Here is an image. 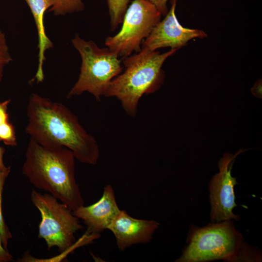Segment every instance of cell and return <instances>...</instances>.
I'll use <instances>...</instances> for the list:
<instances>
[{
  "label": "cell",
  "mask_w": 262,
  "mask_h": 262,
  "mask_svg": "<svg viewBox=\"0 0 262 262\" xmlns=\"http://www.w3.org/2000/svg\"><path fill=\"white\" fill-rule=\"evenodd\" d=\"M158 10L160 12L162 15L165 16L168 12L167 2L168 0H149Z\"/></svg>",
  "instance_id": "20"
},
{
  "label": "cell",
  "mask_w": 262,
  "mask_h": 262,
  "mask_svg": "<svg viewBox=\"0 0 262 262\" xmlns=\"http://www.w3.org/2000/svg\"><path fill=\"white\" fill-rule=\"evenodd\" d=\"M12 261L13 256L4 247L0 235V262H9Z\"/></svg>",
  "instance_id": "19"
},
{
  "label": "cell",
  "mask_w": 262,
  "mask_h": 262,
  "mask_svg": "<svg viewBox=\"0 0 262 262\" xmlns=\"http://www.w3.org/2000/svg\"><path fill=\"white\" fill-rule=\"evenodd\" d=\"M50 7L49 12L55 16H65L67 14L83 11L84 4L82 0H49Z\"/></svg>",
  "instance_id": "13"
},
{
  "label": "cell",
  "mask_w": 262,
  "mask_h": 262,
  "mask_svg": "<svg viewBox=\"0 0 262 262\" xmlns=\"http://www.w3.org/2000/svg\"><path fill=\"white\" fill-rule=\"evenodd\" d=\"M235 155L226 153L218 162L219 173L215 174L209 183V197L211 204L210 217L212 223L240 219L239 215L233 212L237 206L235 202L234 187L238 184L236 178L231 175Z\"/></svg>",
  "instance_id": "8"
},
{
  "label": "cell",
  "mask_w": 262,
  "mask_h": 262,
  "mask_svg": "<svg viewBox=\"0 0 262 262\" xmlns=\"http://www.w3.org/2000/svg\"><path fill=\"white\" fill-rule=\"evenodd\" d=\"M10 171L11 167L10 166H5L0 169V235L2 244L6 249H7L8 240L12 237V236L3 218L2 200L4 185Z\"/></svg>",
  "instance_id": "15"
},
{
  "label": "cell",
  "mask_w": 262,
  "mask_h": 262,
  "mask_svg": "<svg viewBox=\"0 0 262 262\" xmlns=\"http://www.w3.org/2000/svg\"><path fill=\"white\" fill-rule=\"evenodd\" d=\"M12 147L17 146L15 129L14 125L8 121L0 125V141Z\"/></svg>",
  "instance_id": "16"
},
{
  "label": "cell",
  "mask_w": 262,
  "mask_h": 262,
  "mask_svg": "<svg viewBox=\"0 0 262 262\" xmlns=\"http://www.w3.org/2000/svg\"><path fill=\"white\" fill-rule=\"evenodd\" d=\"M129 2L130 0H107L112 31L122 23Z\"/></svg>",
  "instance_id": "14"
},
{
  "label": "cell",
  "mask_w": 262,
  "mask_h": 262,
  "mask_svg": "<svg viewBox=\"0 0 262 262\" xmlns=\"http://www.w3.org/2000/svg\"><path fill=\"white\" fill-rule=\"evenodd\" d=\"M75 159L66 147H45L30 138L22 173L35 188L49 192L73 211L84 205L76 180Z\"/></svg>",
  "instance_id": "2"
},
{
  "label": "cell",
  "mask_w": 262,
  "mask_h": 262,
  "mask_svg": "<svg viewBox=\"0 0 262 262\" xmlns=\"http://www.w3.org/2000/svg\"><path fill=\"white\" fill-rule=\"evenodd\" d=\"M159 226L156 221L135 218L123 210L108 229L114 235L118 249L123 251L133 245L150 242Z\"/></svg>",
  "instance_id": "10"
},
{
  "label": "cell",
  "mask_w": 262,
  "mask_h": 262,
  "mask_svg": "<svg viewBox=\"0 0 262 262\" xmlns=\"http://www.w3.org/2000/svg\"><path fill=\"white\" fill-rule=\"evenodd\" d=\"M10 101V99L0 101V125L9 121L7 109Z\"/></svg>",
  "instance_id": "18"
},
{
  "label": "cell",
  "mask_w": 262,
  "mask_h": 262,
  "mask_svg": "<svg viewBox=\"0 0 262 262\" xmlns=\"http://www.w3.org/2000/svg\"><path fill=\"white\" fill-rule=\"evenodd\" d=\"M120 211L112 186L107 185L98 201L88 206L83 205L72 212L86 225V232L100 235L108 229Z\"/></svg>",
  "instance_id": "11"
},
{
  "label": "cell",
  "mask_w": 262,
  "mask_h": 262,
  "mask_svg": "<svg viewBox=\"0 0 262 262\" xmlns=\"http://www.w3.org/2000/svg\"><path fill=\"white\" fill-rule=\"evenodd\" d=\"M5 152V149L0 146V169L5 167L3 163V155Z\"/></svg>",
  "instance_id": "21"
},
{
  "label": "cell",
  "mask_w": 262,
  "mask_h": 262,
  "mask_svg": "<svg viewBox=\"0 0 262 262\" xmlns=\"http://www.w3.org/2000/svg\"><path fill=\"white\" fill-rule=\"evenodd\" d=\"M71 42L82 62L78 79L67 97L87 92L100 101L110 82L122 72L121 61L118 55L108 48H100L93 41H86L78 34Z\"/></svg>",
  "instance_id": "5"
},
{
  "label": "cell",
  "mask_w": 262,
  "mask_h": 262,
  "mask_svg": "<svg viewBox=\"0 0 262 262\" xmlns=\"http://www.w3.org/2000/svg\"><path fill=\"white\" fill-rule=\"evenodd\" d=\"M187 243L175 262L239 261L245 244L232 220L212 223L202 228L191 226Z\"/></svg>",
  "instance_id": "4"
},
{
  "label": "cell",
  "mask_w": 262,
  "mask_h": 262,
  "mask_svg": "<svg viewBox=\"0 0 262 262\" xmlns=\"http://www.w3.org/2000/svg\"><path fill=\"white\" fill-rule=\"evenodd\" d=\"M162 14L149 0H133L125 13L120 31L105 40L106 46L124 58L141 50L142 41L160 21Z\"/></svg>",
  "instance_id": "7"
},
{
  "label": "cell",
  "mask_w": 262,
  "mask_h": 262,
  "mask_svg": "<svg viewBox=\"0 0 262 262\" xmlns=\"http://www.w3.org/2000/svg\"><path fill=\"white\" fill-rule=\"evenodd\" d=\"M25 132L39 144L69 149L80 162L97 164L100 150L95 138L87 132L67 107L33 93L27 105Z\"/></svg>",
  "instance_id": "1"
},
{
  "label": "cell",
  "mask_w": 262,
  "mask_h": 262,
  "mask_svg": "<svg viewBox=\"0 0 262 262\" xmlns=\"http://www.w3.org/2000/svg\"><path fill=\"white\" fill-rule=\"evenodd\" d=\"M29 7L33 17L38 35V66L35 77L32 81L41 82L44 79L43 69L46 61L45 52L53 47V44L45 32L44 18L46 11L50 7L49 0H24Z\"/></svg>",
  "instance_id": "12"
},
{
  "label": "cell",
  "mask_w": 262,
  "mask_h": 262,
  "mask_svg": "<svg viewBox=\"0 0 262 262\" xmlns=\"http://www.w3.org/2000/svg\"><path fill=\"white\" fill-rule=\"evenodd\" d=\"M178 49H171L161 53L142 48L138 53L126 57L124 72L112 80L104 96L116 98L126 113L135 117L141 98L161 86L164 78L162 66Z\"/></svg>",
  "instance_id": "3"
},
{
  "label": "cell",
  "mask_w": 262,
  "mask_h": 262,
  "mask_svg": "<svg viewBox=\"0 0 262 262\" xmlns=\"http://www.w3.org/2000/svg\"><path fill=\"white\" fill-rule=\"evenodd\" d=\"M7 64L5 62L0 61V82L2 78L4 67Z\"/></svg>",
  "instance_id": "22"
},
{
  "label": "cell",
  "mask_w": 262,
  "mask_h": 262,
  "mask_svg": "<svg viewBox=\"0 0 262 262\" xmlns=\"http://www.w3.org/2000/svg\"><path fill=\"white\" fill-rule=\"evenodd\" d=\"M12 60L5 35L0 29V61L8 64Z\"/></svg>",
  "instance_id": "17"
},
{
  "label": "cell",
  "mask_w": 262,
  "mask_h": 262,
  "mask_svg": "<svg viewBox=\"0 0 262 262\" xmlns=\"http://www.w3.org/2000/svg\"><path fill=\"white\" fill-rule=\"evenodd\" d=\"M171 7L165 17L153 28L150 34L142 42V48L151 51L161 48L179 49L190 40L207 36L203 31L182 27L179 22L175 9L177 0H171Z\"/></svg>",
  "instance_id": "9"
},
{
  "label": "cell",
  "mask_w": 262,
  "mask_h": 262,
  "mask_svg": "<svg viewBox=\"0 0 262 262\" xmlns=\"http://www.w3.org/2000/svg\"><path fill=\"white\" fill-rule=\"evenodd\" d=\"M31 199L39 211L38 238L46 241L48 250L56 246L66 251L75 242V234L82 228L79 219L65 204L49 194L33 190Z\"/></svg>",
  "instance_id": "6"
}]
</instances>
